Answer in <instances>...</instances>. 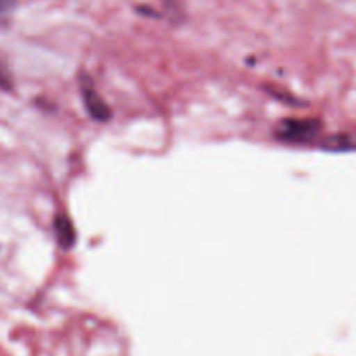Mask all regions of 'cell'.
Listing matches in <instances>:
<instances>
[{"mask_svg":"<svg viewBox=\"0 0 356 356\" xmlns=\"http://www.w3.org/2000/svg\"><path fill=\"white\" fill-rule=\"evenodd\" d=\"M316 131H318V125H316V122H308V120H291L287 122V124L282 127L280 131V136L285 139H292V141H296V139H309L312 136L316 134Z\"/></svg>","mask_w":356,"mask_h":356,"instance_id":"6da1fadb","label":"cell"},{"mask_svg":"<svg viewBox=\"0 0 356 356\" xmlns=\"http://www.w3.org/2000/svg\"><path fill=\"white\" fill-rule=\"evenodd\" d=\"M83 96H86V104H87V108H89L90 113H92L94 118H99V120L108 118L106 106H104V103L101 101L99 94H97L96 90L89 86V83H86V86H83Z\"/></svg>","mask_w":356,"mask_h":356,"instance_id":"7a4b0ae2","label":"cell"},{"mask_svg":"<svg viewBox=\"0 0 356 356\" xmlns=\"http://www.w3.org/2000/svg\"><path fill=\"white\" fill-rule=\"evenodd\" d=\"M323 148L332 149V152H348V149H356V132L351 134L332 136L323 143Z\"/></svg>","mask_w":356,"mask_h":356,"instance_id":"3957f363","label":"cell"},{"mask_svg":"<svg viewBox=\"0 0 356 356\" xmlns=\"http://www.w3.org/2000/svg\"><path fill=\"white\" fill-rule=\"evenodd\" d=\"M56 233H58L59 243L63 247H72L73 240H75V232H73V226L68 218L61 216V218L56 219Z\"/></svg>","mask_w":356,"mask_h":356,"instance_id":"277c9868","label":"cell"},{"mask_svg":"<svg viewBox=\"0 0 356 356\" xmlns=\"http://www.w3.org/2000/svg\"><path fill=\"white\" fill-rule=\"evenodd\" d=\"M17 6V0H0V24L6 23L14 13Z\"/></svg>","mask_w":356,"mask_h":356,"instance_id":"5b68a950","label":"cell"}]
</instances>
